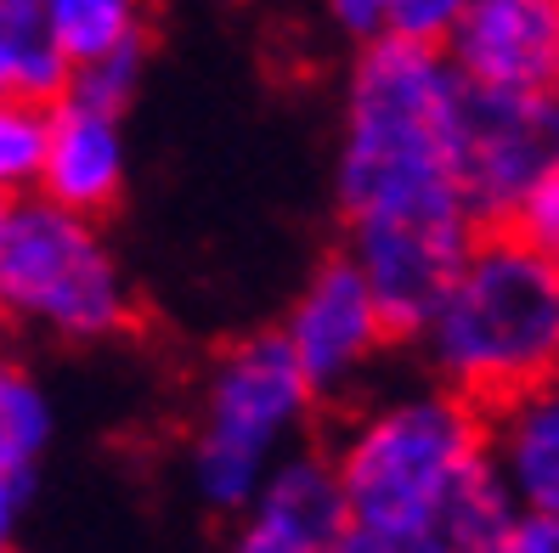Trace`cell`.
<instances>
[{"label": "cell", "mask_w": 559, "mask_h": 553, "mask_svg": "<svg viewBox=\"0 0 559 553\" xmlns=\"http://www.w3.org/2000/svg\"><path fill=\"white\" fill-rule=\"evenodd\" d=\"M328 464L345 497L334 553H491L514 519L491 469L486 407L447 384L356 412Z\"/></svg>", "instance_id": "cell-1"}, {"label": "cell", "mask_w": 559, "mask_h": 553, "mask_svg": "<svg viewBox=\"0 0 559 553\" xmlns=\"http://www.w3.org/2000/svg\"><path fill=\"white\" fill-rule=\"evenodd\" d=\"M464 80L441 46L361 40L345 85L334 192L356 220H475L457 187Z\"/></svg>", "instance_id": "cell-2"}, {"label": "cell", "mask_w": 559, "mask_h": 553, "mask_svg": "<svg viewBox=\"0 0 559 553\" xmlns=\"http://www.w3.org/2000/svg\"><path fill=\"white\" fill-rule=\"evenodd\" d=\"M436 384L498 407L559 373V266L514 226H480L413 328Z\"/></svg>", "instance_id": "cell-3"}, {"label": "cell", "mask_w": 559, "mask_h": 553, "mask_svg": "<svg viewBox=\"0 0 559 553\" xmlns=\"http://www.w3.org/2000/svg\"><path fill=\"white\" fill-rule=\"evenodd\" d=\"M317 396L306 373L294 368L283 334H249L215 356L199 396V424H192V492L215 514H238L260 480H266L294 435L306 430Z\"/></svg>", "instance_id": "cell-4"}, {"label": "cell", "mask_w": 559, "mask_h": 553, "mask_svg": "<svg viewBox=\"0 0 559 553\" xmlns=\"http://www.w3.org/2000/svg\"><path fill=\"white\" fill-rule=\"evenodd\" d=\"M0 316L74 345L130 328L136 294L96 232V215L28 192L0 209Z\"/></svg>", "instance_id": "cell-5"}, {"label": "cell", "mask_w": 559, "mask_h": 553, "mask_svg": "<svg viewBox=\"0 0 559 553\" xmlns=\"http://www.w3.org/2000/svg\"><path fill=\"white\" fill-rule=\"evenodd\" d=\"M559 176V85L469 91L457 124V187L475 226H509L532 192Z\"/></svg>", "instance_id": "cell-6"}, {"label": "cell", "mask_w": 559, "mask_h": 553, "mask_svg": "<svg viewBox=\"0 0 559 553\" xmlns=\"http://www.w3.org/2000/svg\"><path fill=\"white\" fill-rule=\"evenodd\" d=\"M390 339L396 334H390L373 288L361 282V272L345 254L306 277L300 300H294V311L283 322V345L294 356V368L306 373L317 401L350 396V389L373 373V362L384 356Z\"/></svg>", "instance_id": "cell-7"}, {"label": "cell", "mask_w": 559, "mask_h": 553, "mask_svg": "<svg viewBox=\"0 0 559 553\" xmlns=\"http://www.w3.org/2000/svg\"><path fill=\"white\" fill-rule=\"evenodd\" d=\"M475 220H356L345 260L373 288V300L390 322V334H407L436 305L447 277L457 272L464 249L475 243Z\"/></svg>", "instance_id": "cell-8"}, {"label": "cell", "mask_w": 559, "mask_h": 553, "mask_svg": "<svg viewBox=\"0 0 559 553\" xmlns=\"http://www.w3.org/2000/svg\"><path fill=\"white\" fill-rule=\"evenodd\" d=\"M441 51L469 91H548L559 85L554 0H464Z\"/></svg>", "instance_id": "cell-9"}, {"label": "cell", "mask_w": 559, "mask_h": 553, "mask_svg": "<svg viewBox=\"0 0 559 553\" xmlns=\"http://www.w3.org/2000/svg\"><path fill=\"white\" fill-rule=\"evenodd\" d=\"M345 526V497L334 464L317 452H288V458L260 480V492L238 508V531L226 553H334Z\"/></svg>", "instance_id": "cell-10"}, {"label": "cell", "mask_w": 559, "mask_h": 553, "mask_svg": "<svg viewBox=\"0 0 559 553\" xmlns=\"http://www.w3.org/2000/svg\"><path fill=\"white\" fill-rule=\"evenodd\" d=\"M124 187V136L119 113L91 108L62 96L46 124V165H40V199L74 209V215H103Z\"/></svg>", "instance_id": "cell-11"}, {"label": "cell", "mask_w": 559, "mask_h": 553, "mask_svg": "<svg viewBox=\"0 0 559 553\" xmlns=\"http://www.w3.org/2000/svg\"><path fill=\"white\" fill-rule=\"evenodd\" d=\"M486 446L514 508L559 514V373L486 407Z\"/></svg>", "instance_id": "cell-12"}, {"label": "cell", "mask_w": 559, "mask_h": 553, "mask_svg": "<svg viewBox=\"0 0 559 553\" xmlns=\"http://www.w3.org/2000/svg\"><path fill=\"white\" fill-rule=\"evenodd\" d=\"M40 23L69 69L142 46V0H40Z\"/></svg>", "instance_id": "cell-13"}, {"label": "cell", "mask_w": 559, "mask_h": 553, "mask_svg": "<svg viewBox=\"0 0 559 553\" xmlns=\"http://www.w3.org/2000/svg\"><path fill=\"white\" fill-rule=\"evenodd\" d=\"M57 430L51 396L40 378L0 356V474H35Z\"/></svg>", "instance_id": "cell-14"}, {"label": "cell", "mask_w": 559, "mask_h": 553, "mask_svg": "<svg viewBox=\"0 0 559 553\" xmlns=\"http://www.w3.org/2000/svg\"><path fill=\"white\" fill-rule=\"evenodd\" d=\"M51 108L35 96H0V204L40 187Z\"/></svg>", "instance_id": "cell-15"}, {"label": "cell", "mask_w": 559, "mask_h": 553, "mask_svg": "<svg viewBox=\"0 0 559 553\" xmlns=\"http://www.w3.org/2000/svg\"><path fill=\"white\" fill-rule=\"evenodd\" d=\"M62 80H69V62L57 57V46L46 35H12V28H0V96L51 103V96H62Z\"/></svg>", "instance_id": "cell-16"}, {"label": "cell", "mask_w": 559, "mask_h": 553, "mask_svg": "<svg viewBox=\"0 0 559 553\" xmlns=\"http://www.w3.org/2000/svg\"><path fill=\"white\" fill-rule=\"evenodd\" d=\"M142 85V46H124V51H108L96 62H80L62 80V96L74 103H91V108H108V113H124V103L136 96Z\"/></svg>", "instance_id": "cell-17"}, {"label": "cell", "mask_w": 559, "mask_h": 553, "mask_svg": "<svg viewBox=\"0 0 559 553\" xmlns=\"http://www.w3.org/2000/svg\"><path fill=\"white\" fill-rule=\"evenodd\" d=\"M509 226H514V232H525L532 243H543L554 254V266H559V176H548L532 199L520 204V215Z\"/></svg>", "instance_id": "cell-18"}, {"label": "cell", "mask_w": 559, "mask_h": 553, "mask_svg": "<svg viewBox=\"0 0 559 553\" xmlns=\"http://www.w3.org/2000/svg\"><path fill=\"white\" fill-rule=\"evenodd\" d=\"M491 553H559V514H532L514 508L503 537L491 542Z\"/></svg>", "instance_id": "cell-19"}, {"label": "cell", "mask_w": 559, "mask_h": 553, "mask_svg": "<svg viewBox=\"0 0 559 553\" xmlns=\"http://www.w3.org/2000/svg\"><path fill=\"white\" fill-rule=\"evenodd\" d=\"M23 497H28V474H0V553H12V542H17Z\"/></svg>", "instance_id": "cell-20"}, {"label": "cell", "mask_w": 559, "mask_h": 553, "mask_svg": "<svg viewBox=\"0 0 559 553\" xmlns=\"http://www.w3.org/2000/svg\"><path fill=\"white\" fill-rule=\"evenodd\" d=\"M0 28H12V35H46L40 0H0Z\"/></svg>", "instance_id": "cell-21"}, {"label": "cell", "mask_w": 559, "mask_h": 553, "mask_svg": "<svg viewBox=\"0 0 559 553\" xmlns=\"http://www.w3.org/2000/svg\"><path fill=\"white\" fill-rule=\"evenodd\" d=\"M554 23H559V0H554Z\"/></svg>", "instance_id": "cell-22"}, {"label": "cell", "mask_w": 559, "mask_h": 553, "mask_svg": "<svg viewBox=\"0 0 559 553\" xmlns=\"http://www.w3.org/2000/svg\"><path fill=\"white\" fill-rule=\"evenodd\" d=\"M0 209H7V204H0Z\"/></svg>", "instance_id": "cell-23"}]
</instances>
